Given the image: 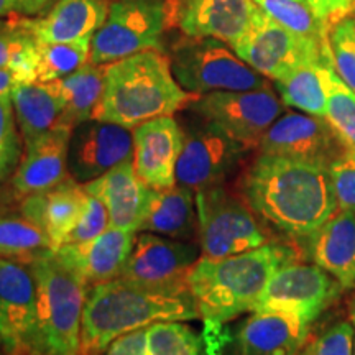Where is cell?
I'll return each instance as SVG.
<instances>
[{"mask_svg":"<svg viewBox=\"0 0 355 355\" xmlns=\"http://www.w3.org/2000/svg\"><path fill=\"white\" fill-rule=\"evenodd\" d=\"M295 259V250L279 243H265L224 259H199L188 275L199 318L207 326L220 327L252 311L272 275Z\"/></svg>","mask_w":355,"mask_h":355,"instance_id":"cell-3","label":"cell"},{"mask_svg":"<svg viewBox=\"0 0 355 355\" xmlns=\"http://www.w3.org/2000/svg\"><path fill=\"white\" fill-rule=\"evenodd\" d=\"M38 42L24 20L0 24V69H10L20 83H37Z\"/></svg>","mask_w":355,"mask_h":355,"instance_id":"cell-30","label":"cell"},{"mask_svg":"<svg viewBox=\"0 0 355 355\" xmlns=\"http://www.w3.org/2000/svg\"><path fill=\"white\" fill-rule=\"evenodd\" d=\"M193 114L183 125V148L176 163V183L193 191L222 184L247 152L219 125Z\"/></svg>","mask_w":355,"mask_h":355,"instance_id":"cell-10","label":"cell"},{"mask_svg":"<svg viewBox=\"0 0 355 355\" xmlns=\"http://www.w3.org/2000/svg\"><path fill=\"white\" fill-rule=\"evenodd\" d=\"M266 15L301 37L327 42L329 24L314 13L306 0H254Z\"/></svg>","mask_w":355,"mask_h":355,"instance_id":"cell-33","label":"cell"},{"mask_svg":"<svg viewBox=\"0 0 355 355\" xmlns=\"http://www.w3.org/2000/svg\"><path fill=\"white\" fill-rule=\"evenodd\" d=\"M73 128L60 125L51 132L25 144V155L12 178L19 196L42 193L69 178L68 148Z\"/></svg>","mask_w":355,"mask_h":355,"instance_id":"cell-19","label":"cell"},{"mask_svg":"<svg viewBox=\"0 0 355 355\" xmlns=\"http://www.w3.org/2000/svg\"><path fill=\"white\" fill-rule=\"evenodd\" d=\"M300 355H354V326L339 321L304 345Z\"/></svg>","mask_w":355,"mask_h":355,"instance_id":"cell-39","label":"cell"},{"mask_svg":"<svg viewBox=\"0 0 355 355\" xmlns=\"http://www.w3.org/2000/svg\"><path fill=\"white\" fill-rule=\"evenodd\" d=\"M354 17H355V15H354Z\"/></svg>","mask_w":355,"mask_h":355,"instance_id":"cell-47","label":"cell"},{"mask_svg":"<svg viewBox=\"0 0 355 355\" xmlns=\"http://www.w3.org/2000/svg\"><path fill=\"white\" fill-rule=\"evenodd\" d=\"M260 153L278 155L324 168L345 152L334 128L322 117L286 112L279 115L260 141Z\"/></svg>","mask_w":355,"mask_h":355,"instance_id":"cell-15","label":"cell"},{"mask_svg":"<svg viewBox=\"0 0 355 355\" xmlns=\"http://www.w3.org/2000/svg\"><path fill=\"white\" fill-rule=\"evenodd\" d=\"M133 159V132L119 123L91 119L73 128L68 148L69 176L79 184Z\"/></svg>","mask_w":355,"mask_h":355,"instance_id":"cell-14","label":"cell"},{"mask_svg":"<svg viewBox=\"0 0 355 355\" xmlns=\"http://www.w3.org/2000/svg\"><path fill=\"white\" fill-rule=\"evenodd\" d=\"M350 316H352V326H354V355H355V308L352 309V314H350Z\"/></svg>","mask_w":355,"mask_h":355,"instance_id":"cell-45","label":"cell"},{"mask_svg":"<svg viewBox=\"0 0 355 355\" xmlns=\"http://www.w3.org/2000/svg\"><path fill=\"white\" fill-rule=\"evenodd\" d=\"M104 79L105 66L89 63L76 73L50 83L63 102V125L74 128L97 117L104 94Z\"/></svg>","mask_w":355,"mask_h":355,"instance_id":"cell-28","label":"cell"},{"mask_svg":"<svg viewBox=\"0 0 355 355\" xmlns=\"http://www.w3.org/2000/svg\"><path fill=\"white\" fill-rule=\"evenodd\" d=\"M37 301V278L30 265L0 257V345L10 355H28Z\"/></svg>","mask_w":355,"mask_h":355,"instance_id":"cell-16","label":"cell"},{"mask_svg":"<svg viewBox=\"0 0 355 355\" xmlns=\"http://www.w3.org/2000/svg\"><path fill=\"white\" fill-rule=\"evenodd\" d=\"M183 148V128L173 115L133 128V165L137 175L153 189L176 184V163Z\"/></svg>","mask_w":355,"mask_h":355,"instance_id":"cell-18","label":"cell"},{"mask_svg":"<svg viewBox=\"0 0 355 355\" xmlns=\"http://www.w3.org/2000/svg\"><path fill=\"white\" fill-rule=\"evenodd\" d=\"M104 355H150L148 327L127 332L109 344Z\"/></svg>","mask_w":355,"mask_h":355,"instance_id":"cell-40","label":"cell"},{"mask_svg":"<svg viewBox=\"0 0 355 355\" xmlns=\"http://www.w3.org/2000/svg\"><path fill=\"white\" fill-rule=\"evenodd\" d=\"M166 21L165 0H110L107 20L92 37L89 63L105 66L146 50L162 51Z\"/></svg>","mask_w":355,"mask_h":355,"instance_id":"cell-8","label":"cell"},{"mask_svg":"<svg viewBox=\"0 0 355 355\" xmlns=\"http://www.w3.org/2000/svg\"><path fill=\"white\" fill-rule=\"evenodd\" d=\"M261 8L254 0H171L168 20L189 38H216L234 46Z\"/></svg>","mask_w":355,"mask_h":355,"instance_id":"cell-17","label":"cell"},{"mask_svg":"<svg viewBox=\"0 0 355 355\" xmlns=\"http://www.w3.org/2000/svg\"><path fill=\"white\" fill-rule=\"evenodd\" d=\"M140 232L165 235L178 241L196 237V191L180 184L166 189H152Z\"/></svg>","mask_w":355,"mask_h":355,"instance_id":"cell-26","label":"cell"},{"mask_svg":"<svg viewBox=\"0 0 355 355\" xmlns=\"http://www.w3.org/2000/svg\"><path fill=\"white\" fill-rule=\"evenodd\" d=\"M6 178H7V175H6V173H3L2 170H0V183H2V181H3V180H6Z\"/></svg>","mask_w":355,"mask_h":355,"instance_id":"cell-46","label":"cell"},{"mask_svg":"<svg viewBox=\"0 0 355 355\" xmlns=\"http://www.w3.org/2000/svg\"><path fill=\"white\" fill-rule=\"evenodd\" d=\"M309 257L343 288H355V212L337 211L308 237Z\"/></svg>","mask_w":355,"mask_h":355,"instance_id":"cell-25","label":"cell"},{"mask_svg":"<svg viewBox=\"0 0 355 355\" xmlns=\"http://www.w3.org/2000/svg\"><path fill=\"white\" fill-rule=\"evenodd\" d=\"M109 227L110 219L105 204L102 202L99 198L87 194L81 219L78 220V224L74 225V229L71 230L68 237H66L64 243H79L92 241V239L104 234Z\"/></svg>","mask_w":355,"mask_h":355,"instance_id":"cell-38","label":"cell"},{"mask_svg":"<svg viewBox=\"0 0 355 355\" xmlns=\"http://www.w3.org/2000/svg\"><path fill=\"white\" fill-rule=\"evenodd\" d=\"M339 286V283L316 263L290 261L272 275L252 311H279L313 322L336 298Z\"/></svg>","mask_w":355,"mask_h":355,"instance_id":"cell-12","label":"cell"},{"mask_svg":"<svg viewBox=\"0 0 355 355\" xmlns=\"http://www.w3.org/2000/svg\"><path fill=\"white\" fill-rule=\"evenodd\" d=\"M314 13L324 21H337L349 13H355V0H306Z\"/></svg>","mask_w":355,"mask_h":355,"instance_id":"cell-41","label":"cell"},{"mask_svg":"<svg viewBox=\"0 0 355 355\" xmlns=\"http://www.w3.org/2000/svg\"><path fill=\"white\" fill-rule=\"evenodd\" d=\"M92 38L69 43H38L37 83H51L76 73L89 61Z\"/></svg>","mask_w":355,"mask_h":355,"instance_id":"cell-34","label":"cell"},{"mask_svg":"<svg viewBox=\"0 0 355 355\" xmlns=\"http://www.w3.org/2000/svg\"><path fill=\"white\" fill-rule=\"evenodd\" d=\"M311 322L290 313H254L239 332L241 355H300Z\"/></svg>","mask_w":355,"mask_h":355,"instance_id":"cell-23","label":"cell"},{"mask_svg":"<svg viewBox=\"0 0 355 355\" xmlns=\"http://www.w3.org/2000/svg\"><path fill=\"white\" fill-rule=\"evenodd\" d=\"M186 107L219 125L245 150L259 148L266 130L283 112L272 87L209 92L194 97Z\"/></svg>","mask_w":355,"mask_h":355,"instance_id":"cell-11","label":"cell"},{"mask_svg":"<svg viewBox=\"0 0 355 355\" xmlns=\"http://www.w3.org/2000/svg\"><path fill=\"white\" fill-rule=\"evenodd\" d=\"M329 44L334 69L355 92V17L347 15L334 21L329 30Z\"/></svg>","mask_w":355,"mask_h":355,"instance_id":"cell-36","label":"cell"},{"mask_svg":"<svg viewBox=\"0 0 355 355\" xmlns=\"http://www.w3.org/2000/svg\"><path fill=\"white\" fill-rule=\"evenodd\" d=\"M19 84L15 74L10 69H0V97L10 96L12 89Z\"/></svg>","mask_w":355,"mask_h":355,"instance_id":"cell-43","label":"cell"},{"mask_svg":"<svg viewBox=\"0 0 355 355\" xmlns=\"http://www.w3.org/2000/svg\"><path fill=\"white\" fill-rule=\"evenodd\" d=\"M332 188H334L337 211L355 212V153L345 150L329 168Z\"/></svg>","mask_w":355,"mask_h":355,"instance_id":"cell-37","label":"cell"},{"mask_svg":"<svg viewBox=\"0 0 355 355\" xmlns=\"http://www.w3.org/2000/svg\"><path fill=\"white\" fill-rule=\"evenodd\" d=\"M170 64L178 84L193 96L270 87L265 76L216 38L183 40L173 48Z\"/></svg>","mask_w":355,"mask_h":355,"instance_id":"cell-6","label":"cell"},{"mask_svg":"<svg viewBox=\"0 0 355 355\" xmlns=\"http://www.w3.org/2000/svg\"><path fill=\"white\" fill-rule=\"evenodd\" d=\"M56 0H19L20 12L25 15H37V13H44L50 8Z\"/></svg>","mask_w":355,"mask_h":355,"instance_id":"cell-42","label":"cell"},{"mask_svg":"<svg viewBox=\"0 0 355 355\" xmlns=\"http://www.w3.org/2000/svg\"><path fill=\"white\" fill-rule=\"evenodd\" d=\"M150 355H201V339L181 321L148 326Z\"/></svg>","mask_w":355,"mask_h":355,"instance_id":"cell-35","label":"cell"},{"mask_svg":"<svg viewBox=\"0 0 355 355\" xmlns=\"http://www.w3.org/2000/svg\"><path fill=\"white\" fill-rule=\"evenodd\" d=\"M196 207L202 257L224 259L268 243L252 207L222 184L196 191Z\"/></svg>","mask_w":355,"mask_h":355,"instance_id":"cell-7","label":"cell"},{"mask_svg":"<svg viewBox=\"0 0 355 355\" xmlns=\"http://www.w3.org/2000/svg\"><path fill=\"white\" fill-rule=\"evenodd\" d=\"M86 198L84 186L69 176L55 188L25 196L20 212L21 217L38 225L51 239L53 247L58 250L81 219Z\"/></svg>","mask_w":355,"mask_h":355,"instance_id":"cell-22","label":"cell"},{"mask_svg":"<svg viewBox=\"0 0 355 355\" xmlns=\"http://www.w3.org/2000/svg\"><path fill=\"white\" fill-rule=\"evenodd\" d=\"M198 255L196 243L144 232L135 237L121 278L150 288L189 290L188 275L199 260Z\"/></svg>","mask_w":355,"mask_h":355,"instance_id":"cell-13","label":"cell"},{"mask_svg":"<svg viewBox=\"0 0 355 355\" xmlns=\"http://www.w3.org/2000/svg\"><path fill=\"white\" fill-rule=\"evenodd\" d=\"M189 290L150 288L115 278L87 290L83 313L79 355H101L112 340L127 332L162 321L198 318Z\"/></svg>","mask_w":355,"mask_h":355,"instance_id":"cell-2","label":"cell"},{"mask_svg":"<svg viewBox=\"0 0 355 355\" xmlns=\"http://www.w3.org/2000/svg\"><path fill=\"white\" fill-rule=\"evenodd\" d=\"M255 214L295 239H308L337 212L327 168L260 153L241 183Z\"/></svg>","mask_w":355,"mask_h":355,"instance_id":"cell-1","label":"cell"},{"mask_svg":"<svg viewBox=\"0 0 355 355\" xmlns=\"http://www.w3.org/2000/svg\"><path fill=\"white\" fill-rule=\"evenodd\" d=\"M10 97L25 144L63 125V102L50 83H20Z\"/></svg>","mask_w":355,"mask_h":355,"instance_id":"cell-27","label":"cell"},{"mask_svg":"<svg viewBox=\"0 0 355 355\" xmlns=\"http://www.w3.org/2000/svg\"><path fill=\"white\" fill-rule=\"evenodd\" d=\"M321 63L303 64L288 76L279 79V81H275V86H277L283 104L300 109L304 114L326 119L327 99L326 92H324L321 74H319Z\"/></svg>","mask_w":355,"mask_h":355,"instance_id":"cell-31","label":"cell"},{"mask_svg":"<svg viewBox=\"0 0 355 355\" xmlns=\"http://www.w3.org/2000/svg\"><path fill=\"white\" fill-rule=\"evenodd\" d=\"M48 252L56 250L38 225L25 217H0V257L30 265Z\"/></svg>","mask_w":355,"mask_h":355,"instance_id":"cell-32","label":"cell"},{"mask_svg":"<svg viewBox=\"0 0 355 355\" xmlns=\"http://www.w3.org/2000/svg\"><path fill=\"white\" fill-rule=\"evenodd\" d=\"M37 278V322L28 355H79L87 283L76 270L48 252L30 263Z\"/></svg>","mask_w":355,"mask_h":355,"instance_id":"cell-5","label":"cell"},{"mask_svg":"<svg viewBox=\"0 0 355 355\" xmlns=\"http://www.w3.org/2000/svg\"><path fill=\"white\" fill-rule=\"evenodd\" d=\"M20 3L19 0H0V17L10 15V13H19Z\"/></svg>","mask_w":355,"mask_h":355,"instance_id":"cell-44","label":"cell"},{"mask_svg":"<svg viewBox=\"0 0 355 355\" xmlns=\"http://www.w3.org/2000/svg\"><path fill=\"white\" fill-rule=\"evenodd\" d=\"M173 76L170 60L159 50H146L105 66L99 121L137 128L173 115L194 99Z\"/></svg>","mask_w":355,"mask_h":355,"instance_id":"cell-4","label":"cell"},{"mask_svg":"<svg viewBox=\"0 0 355 355\" xmlns=\"http://www.w3.org/2000/svg\"><path fill=\"white\" fill-rule=\"evenodd\" d=\"M135 243V232L109 227L87 242L64 243L56 255L86 279L87 286L121 278Z\"/></svg>","mask_w":355,"mask_h":355,"instance_id":"cell-21","label":"cell"},{"mask_svg":"<svg viewBox=\"0 0 355 355\" xmlns=\"http://www.w3.org/2000/svg\"><path fill=\"white\" fill-rule=\"evenodd\" d=\"M83 186L87 194L99 198L105 204L110 227L139 232L153 188L146 186L137 175L133 159Z\"/></svg>","mask_w":355,"mask_h":355,"instance_id":"cell-20","label":"cell"},{"mask_svg":"<svg viewBox=\"0 0 355 355\" xmlns=\"http://www.w3.org/2000/svg\"><path fill=\"white\" fill-rule=\"evenodd\" d=\"M329 48V40L316 42L293 33L260 10L254 25L232 50L261 76L279 81L300 66L321 63Z\"/></svg>","mask_w":355,"mask_h":355,"instance_id":"cell-9","label":"cell"},{"mask_svg":"<svg viewBox=\"0 0 355 355\" xmlns=\"http://www.w3.org/2000/svg\"><path fill=\"white\" fill-rule=\"evenodd\" d=\"M319 74L327 99L326 121L334 128L345 150L355 153V92L336 73L331 50L319 66Z\"/></svg>","mask_w":355,"mask_h":355,"instance_id":"cell-29","label":"cell"},{"mask_svg":"<svg viewBox=\"0 0 355 355\" xmlns=\"http://www.w3.org/2000/svg\"><path fill=\"white\" fill-rule=\"evenodd\" d=\"M110 0H58L46 15L24 24L38 43L92 38L109 15Z\"/></svg>","mask_w":355,"mask_h":355,"instance_id":"cell-24","label":"cell"}]
</instances>
